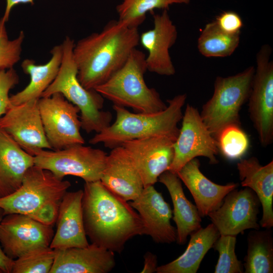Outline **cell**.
<instances>
[{
    "mask_svg": "<svg viewBox=\"0 0 273 273\" xmlns=\"http://www.w3.org/2000/svg\"><path fill=\"white\" fill-rule=\"evenodd\" d=\"M82 212L85 233L91 243L114 252L121 253L129 240L144 235L136 211L100 180L85 183Z\"/></svg>",
    "mask_w": 273,
    "mask_h": 273,
    "instance_id": "cell-1",
    "label": "cell"
},
{
    "mask_svg": "<svg viewBox=\"0 0 273 273\" xmlns=\"http://www.w3.org/2000/svg\"><path fill=\"white\" fill-rule=\"evenodd\" d=\"M138 28L118 20L108 22L100 32L79 40L73 50L77 78L87 89L103 84L125 63L139 44Z\"/></svg>",
    "mask_w": 273,
    "mask_h": 273,
    "instance_id": "cell-2",
    "label": "cell"
},
{
    "mask_svg": "<svg viewBox=\"0 0 273 273\" xmlns=\"http://www.w3.org/2000/svg\"><path fill=\"white\" fill-rule=\"evenodd\" d=\"M186 94H179L167 101L163 110L155 113H132L125 107L113 105L116 119L112 124L89 140L93 145L103 144L113 149L128 141L166 135L176 139L182 119V108L187 99Z\"/></svg>",
    "mask_w": 273,
    "mask_h": 273,
    "instance_id": "cell-3",
    "label": "cell"
},
{
    "mask_svg": "<svg viewBox=\"0 0 273 273\" xmlns=\"http://www.w3.org/2000/svg\"><path fill=\"white\" fill-rule=\"evenodd\" d=\"M74 43V40L68 36L64 39L59 72L41 98L61 93L79 108L81 128L88 133L93 131L98 133L110 124L112 115L109 111L102 110L104 98L95 89L84 88L78 79L77 68L73 55Z\"/></svg>",
    "mask_w": 273,
    "mask_h": 273,
    "instance_id": "cell-4",
    "label": "cell"
},
{
    "mask_svg": "<svg viewBox=\"0 0 273 273\" xmlns=\"http://www.w3.org/2000/svg\"><path fill=\"white\" fill-rule=\"evenodd\" d=\"M146 55L133 49L124 65L95 90L114 105L132 108L135 112L155 113L167 107L158 92L144 79L147 71Z\"/></svg>",
    "mask_w": 273,
    "mask_h": 273,
    "instance_id": "cell-5",
    "label": "cell"
},
{
    "mask_svg": "<svg viewBox=\"0 0 273 273\" xmlns=\"http://www.w3.org/2000/svg\"><path fill=\"white\" fill-rule=\"evenodd\" d=\"M254 72L250 66L235 75L215 78L213 95L200 113L214 137L228 125L240 124V112L248 101Z\"/></svg>",
    "mask_w": 273,
    "mask_h": 273,
    "instance_id": "cell-6",
    "label": "cell"
},
{
    "mask_svg": "<svg viewBox=\"0 0 273 273\" xmlns=\"http://www.w3.org/2000/svg\"><path fill=\"white\" fill-rule=\"evenodd\" d=\"M70 187L69 181L34 165L27 170L15 192L0 198V208L5 215L20 213L32 217L48 205L60 202Z\"/></svg>",
    "mask_w": 273,
    "mask_h": 273,
    "instance_id": "cell-7",
    "label": "cell"
},
{
    "mask_svg": "<svg viewBox=\"0 0 273 273\" xmlns=\"http://www.w3.org/2000/svg\"><path fill=\"white\" fill-rule=\"evenodd\" d=\"M107 155L100 149L77 144L59 150H42L34 156V165L61 179L70 175L85 183L94 182L101 179Z\"/></svg>",
    "mask_w": 273,
    "mask_h": 273,
    "instance_id": "cell-8",
    "label": "cell"
},
{
    "mask_svg": "<svg viewBox=\"0 0 273 273\" xmlns=\"http://www.w3.org/2000/svg\"><path fill=\"white\" fill-rule=\"evenodd\" d=\"M271 48L262 46L256 54V67L248 98V112L261 145L273 141V62Z\"/></svg>",
    "mask_w": 273,
    "mask_h": 273,
    "instance_id": "cell-9",
    "label": "cell"
},
{
    "mask_svg": "<svg viewBox=\"0 0 273 273\" xmlns=\"http://www.w3.org/2000/svg\"><path fill=\"white\" fill-rule=\"evenodd\" d=\"M38 104L44 132L53 150L84 144L77 106L60 93L39 98Z\"/></svg>",
    "mask_w": 273,
    "mask_h": 273,
    "instance_id": "cell-10",
    "label": "cell"
},
{
    "mask_svg": "<svg viewBox=\"0 0 273 273\" xmlns=\"http://www.w3.org/2000/svg\"><path fill=\"white\" fill-rule=\"evenodd\" d=\"M181 120V128L173 144V159L168 170L176 174L186 163L198 157L207 158L211 164L217 163L216 140L198 110L188 104Z\"/></svg>",
    "mask_w": 273,
    "mask_h": 273,
    "instance_id": "cell-11",
    "label": "cell"
},
{
    "mask_svg": "<svg viewBox=\"0 0 273 273\" xmlns=\"http://www.w3.org/2000/svg\"><path fill=\"white\" fill-rule=\"evenodd\" d=\"M54 233L53 226L27 215L10 213L0 224V244L5 254L15 260L33 249L50 246Z\"/></svg>",
    "mask_w": 273,
    "mask_h": 273,
    "instance_id": "cell-12",
    "label": "cell"
},
{
    "mask_svg": "<svg viewBox=\"0 0 273 273\" xmlns=\"http://www.w3.org/2000/svg\"><path fill=\"white\" fill-rule=\"evenodd\" d=\"M38 101L10 105L0 118V128L33 156L42 150H52L44 132Z\"/></svg>",
    "mask_w": 273,
    "mask_h": 273,
    "instance_id": "cell-13",
    "label": "cell"
},
{
    "mask_svg": "<svg viewBox=\"0 0 273 273\" xmlns=\"http://www.w3.org/2000/svg\"><path fill=\"white\" fill-rule=\"evenodd\" d=\"M260 203L255 192L246 187L229 192L221 205L208 215L220 235L237 236L248 229L259 230Z\"/></svg>",
    "mask_w": 273,
    "mask_h": 273,
    "instance_id": "cell-14",
    "label": "cell"
},
{
    "mask_svg": "<svg viewBox=\"0 0 273 273\" xmlns=\"http://www.w3.org/2000/svg\"><path fill=\"white\" fill-rule=\"evenodd\" d=\"M175 140L172 137L160 135L122 144L141 175L144 188L154 186L159 176L168 170L174 157Z\"/></svg>",
    "mask_w": 273,
    "mask_h": 273,
    "instance_id": "cell-15",
    "label": "cell"
},
{
    "mask_svg": "<svg viewBox=\"0 0 273 273\" xmlns=\"http://www.w3.org/2000/svg\"><path fill=\"white\" fill-rule=\"evenodd\" d=\"M154 27L140 34L139 43L148 51L147 70L160 75L172 76L175 69L169 53L177 38V30L168 10L153 13Z\"/></svg>",
    "mask_w": 273,
    "mask_h": 273,
    "instance_id": "cell-16",
    "label": "cell"
},
{
    "mask_svg": "<svg viewBox=\"0 0 273 273\" xmlns=\"http://www.w3.org/2000/svg\"><path fill=\"white\" fill-rule=\"evenodd\" d=\"M137 211L144 227V235L156 243L170 244L176 240V229L170 222L172 211L154 186L144 188L141 195L129 203Z\"/></svg>",
    "mask_w": 273,
    "mask_h": 273,
    "instance_id": "cell-17",
    "label": "cell"
},
{
    "mask_svg": "<svg viewBox=\"0 0 273 273\" xmlns=\"http://www.w3.org/2000/svg\"><path fill=\"white\" fill-rule=\"evenodd\" d=\"M55 251L50 273H108L116 265L114 252L92 243Z\"/></svg>",
    "mask_w": 273,
    "mask_h": 273,
    "instance_id": "cell-18",
    "label": "cell"
},
{
    "mask_svg": "<svg viewBox=\"0 0 273 273\" xmlns=\"http://www.w3.org/2000/svg\"><path fill=\"white\" fill-rule=\"evenodd\" d=\"M83 190L66 192L59 205L56 231L50 247L55 250L89 245L82 218Z\"/></svg>",
    "mask_w": 273,
    "mask_h": 273,
    "instance_id": "cell-19",
    "label": "cell"
},
{
    "mask_svg": "<svg viewBox=\"0 0 273 273\" xmlns=\"http://www.w3.org/2000/svg\"><path fill=\"white\" fill-rule=\"evenodd\" d=\"M100 181L108 190L127 202L137 198L144 189L141 175L121 146L112 149L107 155Z\"/></svg>",
    "mask_w": 273,
    "mask_h": 273,
    "instance_id": "cell-20",
    "label": "cell"
},
{
    "mask_svg": "<svg viewBox=\"0 0 273 273\" xmlns=\"http://www.w3.org/2000/svg\"><path fill=\"white\" fill-rule=\"evenodd\" d=\"M200 166L199 160L194 158L186 163L176 174L191 192L202 217L218 208L225 196L237 189L239 185L234 183L225 185L215 184L203 174Z\"/></svg>",
    "mask_w": 273,
    "mask_h": 273,
    "instance_id": "cell-21",
    "label": "cell"
},
{
    "mask_svg": "<svg viewBox=\"0 0 273 273\" xmlns=\"http://www.w3.org/2000/svg\"><path fill=\"white\" fill-rule=\"evenodd\" d=\"M237 166L242 186L252 190L262 206L261 226L270 229L273 226V161L262 165L252 157L241 159Z\"/></svg>",
    "mask_w": 273,
    "mask_h": 273,
    "instance_id": "cell-22",
    "label": "cell"
},
{
    "mask_svg": "<svg viewBox=\"0 0 273 273\" xmlns=\"http://www.w3.org/2000/svg\"><path fill=\"white\" fill-rule=\"evenodd\" d=\"M33 165L34 156L0 128V198L15 192L27 170Z\"/></svg>",
    "mask_w": 273,
    "mask_h": 273,
    "instance_id": "cell-23",
    "label": "cell"
},
{
    "mask_svg": "<svg viewBox=\"0 0 273 273\" xmlns=\"http://www.w3.org/2000/svg\"><path fill=\"white\" fill-rule=\"evenodd\" d=\"M158 181L167 189L173 206V220L176 225V240L184 244L188 236L201 228V217L196 205L186 197L181 181L176 174L167 170L162 173Z\"/></svg>",
    "mask_w": 273,
    "mask_h": 273,
    "instance_id": "cell-24",
    "label": "cell"
},
{
    "mask_svg": "<svg viewBox=\"0 0 273 273\" xmlns=\"http://www.w3.org/2000/svg\"><path fill=\"white\" fill-rule=\"evenodd\" d=\"M52 57L47 63L36 65L32 59H26L21 63L23 72L30 76L29 84L21 91L10 96V105H19L41 98L43 92L56 77L61 64L62 44L54 46Z\"/></svg>",
    "mask_w": 273,
    "mask_h": 273,
    "instance_id": "cell-25",
    "label": "cell"
},
{
    "mask_svg": "<svg viewBox=\"0 0 273 273\" xmlns=\"http://www.w3.org/2000/svg\"><path fill=\"white\" fill-rule=\"evenodd\" d=\"M185 251L178 258L157 267V273H196L204 257L220 236L212 223L191 234Z\"/></svg>",
    "mask_w": 273,
    "mask_h": 273,
    "instance_id": "cell-26",
    "label": "cell"
},
{
    "mask_svg": "<svg viewBox=\"0 0 273 273\" xmlns=\"http://www.w3.org/2000/svg\"><path fill=\"white\" fill-rule=\"evenodd\" d=\"M270 229L254 230L249 233L244 272H273V238Z\"/></svg>",
    "mask_w": 273,
    "mask_h": 273,
    "instance_id": "cell-27",
    "label": "cell"
},
{
    "mask_svg": "<svg viewBox=\"0 0 273 273\" xmlns=\"http://www.w3.org/2000/svg\"><path fill=\"white\" fill-rule=\"evenodd\" d=\"M240 33L231 34L222 30L215 21L207 23L198 38L200 53L207 58H223L231 56L238 47Z\"/></svg>",
    "mask_w": 273,
    "mask_h": 273,
    "instance_id": "cell-28",
    "label": "cell"
},
{
    "mask_svg": "<svg viewBox=\"0 0 273 273\" xmlns=\"http://www.w3.org/2000/svg\"><path fill=\"white\" fill-rule=\"evenodd\" d=\"M190 0H123L116 6L118 20L129 27L138 28L147 13L155 9L168 10L173 4H188Z\"/></svg>",
    "mask_w": 273,
    "mask_h": 273,
    "instance_id": "cell-29",
    "label": "cell"
},
{
    "mask_svg": "<svg viewBox=\"0 0 273 273\" xmlns=\"http://www.w3.org/2000/svg\"><path fill=\"white\" fill-rule=\"evenodd\" d=\"M240 125H228L221 129L214 137L218 152L230 160L241 159L249 148V137Z\"/></svg>",
    "mask_w": 273,
    "mask_h": 273,
    "instance_id": "cell-30",
    "label": "cell"
},
{
    "mask_svg": "<svg viewBox=\"0 0 273 273\" xmlns=\"http://www.w3.org/2000/svg\"><path fill=\"white\" fill-rule=\"evenodd\" d=\"M55 254L50 246L33 249L14 260L11 273H50Z\"/></svg>",
    "mask_w": 273,
    "mask_h": 273,
    "instance_id": "cell-31",
    "label": "cell"
},
{
    "mask_svg": "<svg viewBox=\"0 0 273 273\" xmlns=\"http://www.w3.org/2000/svg\"><path fill=\"white\" fill-rule=\"evenodd\" d=\"M236 236L220 235L212 248L219 253L215 273H242L243 265L235 253Z\"/></svg>",
    "mask_w": 273,
    "mask_h": 273,
    "instance_id": "cell-32",
    "label": "cell"
},
{
    "mask_svg": "<svg viewBox=\"0 0 273 273\" xmlns=\"http://www.w3.org/2000/svg\"><path fill=\"white\" fill-rule=\"evenodd\" d=\"M6 22L0 19V70L8 69L19 61L25 34L21 31L15 38L10 39L7 30Z\"/></svg>",
    "mask_w": 273,
    "mask_h": 273,
    "instance_id": "cell-33",
    "label": "cell"
},
{
    "mask_svg": "<svg viewBox=\"0 0 273 273\" xmlns=\"http://www.w3.org/2000/svg\"><path fill=\"white\" fill-rule=\"evenodd\" d=\"M19 82V75L14 68L0 70V118L10 107V90Z\"/></svg>",
    "mask_w": 273,
    "mask_h": 273,
    "instance_id": "cell-34",
    "label": "cell"
},
{
    "mask_svg": "<svg viewBox=\"0 0 273 273\" xmlns=\"http://www.w3.org/2000/svg\"><path fill=\"white\" fill-rule=\"evenodd\" d=\"M214 21L221 30L231 34L240 33L243 26L241 17L238 13L232 11L221 13Z\"/></svg>",
    "mask_w": 273,
    "mask_h": 273,
    "instance_id": "cell-35",
    "label": "cell"
},
{
    "mask_svg": "<svg viewBox=\"0 0 273 273\" xmlns=\"http://www.w3.org/2000/svg\"><path fill=\"white\" fill-rule=\"evenodd\" d=\"M4 216V211L0 208V224ZM13 263L14 260L5 254L0 244V268L4 273H11Z\"/></svg>",
    "mask_w": 273,
    "mask_h": 273,
    "instance_id": "cell-36",
    "label": "cell"
},
{
    "mask_svg": "<svg viewBox=\"0 0 273 273\" xmlns=\"http://www.w3.org/2000/svg\"><path fill=\"white\" fill-rule=\"evenodd\" d=\"M144 264L141 273H152L156 272L157 268V257L150 252H147L144 256Z\"/></svg>",
    "mask_w": 273,
    "mask_h": 273,
    "instance_id": "cell-37",
    "label": "cell"
},
{
    "mask_svg": "<svg viewBox=\"0 0 273 273\" xmlns=\"http://www.w3.org/2000/svg\"><path fill=\"white\" fill-rule=\"evenodd\" d=\"M6 5L5 12L2 19L6 23L9 19L12 9L16 5L20 4H30L34 5V0H6Z\"/></svg>",
    "mask_w": 273,
    "mask_h": 273,
    "instance_id": "cell-38",
    "label": "cell"
},
{
    "mask_svg": "<svg viewBox=\"0 0 273 273\" xmlns=\"http://www.w3.org/2000/svg\"><path fill=\"white\" fill-rule=\"evenodd\" d=\"M0 273H4L3 271L0 268Z\"/></svg>",
    "mask_w": 273,
    "mask_h": 273,
    "instance_id": "cell-39",
    "label": "cell"
}]
</instances>
